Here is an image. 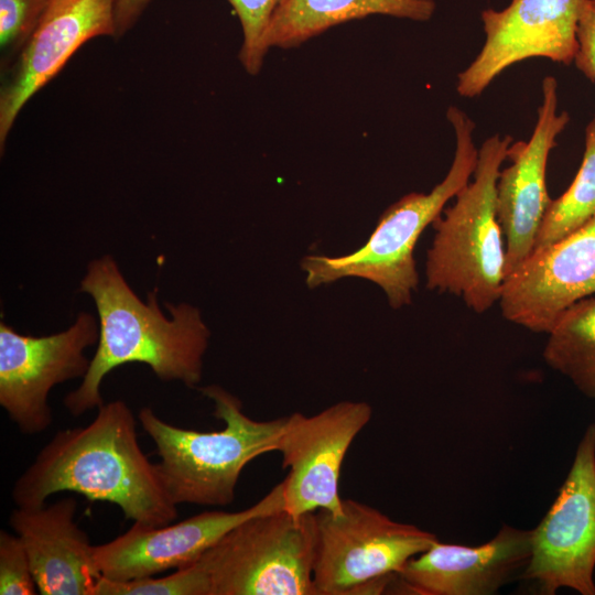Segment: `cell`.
Returning a JSON list of instances; mask_svg holds the SVG:
<instances>
[{
	"label": "cell",
	"instance_id": "obj_2",
	"mask_svg": "<svg viewBox=\"0 0 595 595\" xmlns=\"http://www.w3.org/2000/svg\"><path fill=\"white\" fill-rule=\"evenodd\" d=\"M80 290L95 302L99 338L82 383L64 399L73 416L104 404V378L125 364H145L159 379L180 381L190 388L201 382L209 331L197 307L166 303V317L158 304L156 291L149 293L147 303L142 302L108 255L88 264Z\"/></svg>",
	"mask_w": 595,
	"mask_h": 595
},
{
	"label": "cell",
	"instance_id": "obj_22",
	"mask_svg": "<svg viewBox=\"0 0 595 595\" xmlns=\"http://www.w3.org/2000/svg\"><path fill=\"white\" fill-rule=\"evenodd\" d=\"M237 14L242 44L239 61L250 75H257L269 50L267 37L273 17L286 0H227Z\"/></svg>",
	"mask_w": 595,
	"mask_h": 595
},
{
	"label": "cell",
	"instance_id": "obj_16",
	"mask_svg": "<svg viewBox=\"0 0 595 595\" xmlns=\"http://www.w3.org/2000/svg\"><path fill=\"white\" fill-rule=\"evenodd\" d=\"M532 530L504 526L488 542L462 545L435 542L410 559L398 573L412 593L422 595H488L526 566Z\"/></svg>",
	"mask_w": 595,
	"mask_h": 595
},
{
	"label": "cell",
	"instance_id": "obj_8",
	"mask_svg": "<svg viewBox=\"0 0 595 595\" xmlns=\"http://www.w3.org/2000/svg\"><path fill=\"white\" fill-rule=\"evenodd\" d=\"M594 567L595 423L586 429L555 500L532 530L523 577L545 595L561 587L595 595Z\"/></svg>",
	"mask_w": 595,
	"mask_h": 595
},
{
	"label": "cell",
	"instance_id": "obj_25",
	"mask_svg": "<svg viewBox=\"0 0 595 595\" xmlns=\"http://www.w3.org/2000/svg\"><path fill=\"white\" fill-rule=\"evenodd\" d=\"M576 37L577 52L573 63L585 77L595 82V0H586L580 15Z\"/></svg>",
	"mask_w": 595,
	"mask_h": 595
},
{
	"label": "cell",
	"instance_id": "obj_12",
	"mask_svg": "<svg viewBox=\"0 0 595 595\" xmlns=\"http://www.w3.org/2000/svg\"><path fill=\"white\" fill-rule=\"evenodd\" d=\"M283 508L281 482L259 501L242 510L205 511L162 527L133 523L123 534L94 545L95 563L100 575L112 581H129L182 569L196 562L242 521Z\"/></svg>",
	"mask_w": 595,
	"mask_h": 595
},
{
	"label": "cell",
	"instance_id": "obj_21",
	"mask_svg": "<svg viewBox=\"0 0 595 595\" xmlns=\"http://www.w3.org/2000/svg\"><path fill=\"white\" fill-rule=\"evenodd\" d=\"M95 595H209V584L203 570L194 562L159 577L112 581L101 576Z\"/></svg>",
	"mask_w": 595,
	"mask_h": 595
},
{
	"label": "cell",
	"instance_id": "obj_24",
	"mask_svg": "<svg viewBox=\"0 0 595 595\" xmlns=\"http://www.w3.org/2000/svg\"><path fill=\"white\" fill-rule=\"evenodd\" d=\"M37 586L25 547L18 534L0 530V594L34 595Z\"/></svg>",
	"mask_w": 595,
	"mask_h": 595
},
{
	"label": "cell",
	"instance_id": "obj_13",
	"mask_svg": "<svg viewBox=\"0 0 595 595\" xmlns=\"http://www.w3.org/2000/svg\"><path fill=\"white\" fill-rule=\"evenodd\" d=\"M570 121L558 113V82L542 80V102L529 141L509 145L511 164L500 170L496 185L497 219L506 239V277L533 251L543 218L552 203L547 187V165L556 139ZM505 277V278H506Z\"/></svg>",
	"mask_w": 595,
	"mask_h": 595
},
{
	"label": "cell",
	"instance_id": "obj_4",
	"mask_svg": "<svg viewBox=\"0 0 595 595\" xmlns=\"http://www.w3.org/2000/svg\"><path fill=\"white\" fill-rule=\"evenodd\" d=\"M446 117L455 133V153L445 177L430 193L412 192L389 206L367 242L356 251L339 257L306 256L301 266L309 288L357 277L379 285L393 309L411 303L419 282L415 245L446 203L469 182L478 159L473 120L454 106Z\"/></svg>",
	"mask_w": 595,
	"mask_h": 595
},
{
	"label": "cell",
	"instance_id": "obj_6",
	"mask_svg": "<svg viewBox=\"0 0 595 595\" xmlns=\"http://www.w3.org/2000/svg\"><path fill=\"white\" fill-rule=\"evenodd\" d=\"M437 541L371 506L343 499L338 512H315V595L379 594L410 559Z\"/></svg>",
	"mask_w": 595,
	"mask_h": 595
},
{
	"label": "cell",
	"instance_id": "obj_17",
	"mask_svg": "<svg viewBox=\"0 0 595 595\" xmlns=\"http://www.w3.org/2000/svg\"><path fill=\"white\" fill-rule=\"evenodd\" d=\"M77 501L68 496L48 506L17 507L10 515L42 595H95L101 575L94 545L75 521Z\"/></svg>",
	"mask_w": 595,
	"mask_h": 595
},
{
	"label": "cell",
	"instance_id": "obj_7",
	"mask_svg": "<svg viewBox=\"0 0 595 595\" xmlns=\"http://www.w3.org/2000/svg\"><path fill=\"white\" fill-rule=\"evenodd\" d=\"M315 512L284 508L242 521L196 563L209 595H315Z\"/></svg>",
	"mask_w": 595,
	"mask_h": 595
},
{
	"label": "cell",
	"instance_id": "obj_18",
	"mask_svg": "<svg viewBox=\"0 0 595 595\" xmlns=\"http://www.w3.org/2000/svg\"><path fill=\"white\" fill-rule=\"evenodd\" d=\"M434 0H286L273 17L268 46L292 48L348 21L381 14L428 21Z\"/></svg>",
	"mask_w": 595,
	"mask_h": 595
},
{
	"label": "cell",
	"instance_id": "obj_3",
	"mask_svg": "<svg viewBox=\"0 0 595 595\" xmlns=\"http://www.w3.org/2000/svg\"><path fill=\"white\" fill-rule=\"evenodd\" d=\"M213 401V414L225 425L203 432L173 425L149 408L138 414L153 441L161 480L175 505L208 507L230 505L244 468L255 458L278 450L285 416L257 421L242 410L241 401L217 385L201 387Z\"/></svg>",
	"mask_w": 595,
	"mask_h": 595
},
{
	"label": "cell",
	"instance_id": "obj_10",
	"mask_svg": "<svg viewBox=\"0 0 595 595\" xmlns=\"http://www.w3.org/2000/svg\"><path fill=\"white\" fill-rule=\"evenodd\" d=\"M372 409L363 401H342L313 415L285 416L278 450L288 475L282 480L284 509L293 516L343 508L339 479L346 453L369 423Z\"/></svg>",
	"mask_w": 595,
	"mask_h": 595
},
{
	"label": "cell",
	"instance_id": "obj_9",
	"mask_svg": "<svg viewBox=\"0 0 595 595\" xmlns=\"http://www.w3.org/2000/svg\"><path fill=\"white\" fill-rule=\"evenodd\" d=\"M98 338L99 324L86 312L67 329L41 337L21 335L0 323V405L22 434H39L51 426V389L84 378L91 360L85 349Z\"/></svg>",
	"mask_w": 595,
	"mask_h": 595
},
{
	"label": "cell",
	"instance_id": "obj_26",
	"mask_svg": "<svg viewBox=\"0 0 595 595\" xmlns=\"http://www.w3.org/2000/svg\"><path fill=\"white\" fill-rule=\"evenodd\" d=\"M153 0H116L117 36L128 32Z\"/></svg>",
	"mask_w": 595,
	"mask_h": 595
},
{
	"label": "cell",
	"instance_id": "obj_11",
	"mask_svg": "<svg viewBox=\"0 0 595 595\" xmlns=\"http://www.w3.org/2000/svg\"><path fill=\"white\" fill-rule=\"evenodd\" d=\"M586 0H511L480 13L485 42L457 75L456 90L479 96L505 69L532 57L570 65L577 52V24Z\"/></svg>",
	"mask_w": 595,
	"mask_h": 595
},
{
	"label": "cell",
	"instance_id": "obj_23",
	"mask_svg": "<svg viewBox=\"0 0 595 595\" xmlns=\"http://www.w3.org/2000/svg\"><path fill=\"white\" fill-rule=\"evenodd\" d=\"M51 0H0V66L2 74L14 63Z\"/></svg>",
	"mask_w": 595,
	"mask_h": 595
},
{
	"label": "cell",
	"instance_id": "obj_15",
	"mask_svg": "<svg viewBox=\"0 0 595 595\" xmlns=\"http://www.w3.org/2000/svg\"><path fill=\"white\" fill-rule=\"evenodd\" d=\"M117 36L116 0H51L36 30L3 73L0 88V149L25 104L86 42Z\"/></svg>",
	"mask_w": 595,
	"mask_h": 595
},
{
	"label": "cell",
	"instance_id": "obj_5",
	"mask_svg": "<svg viewBox=\"0 0 595 595\" xmlns=\"http://www.w3.org/2000/svg\"><path fill=\"white\" fill-rule=\"evenodd\" d=\"M512 142L494 134L478 150L474 180L433 221L435 235L425 263L426 288L461 298L476 313L499 301L506 242L497 219L496 185Z\"/></svg>",
	"mask_w": 595,
	"mask_h": 595
},
{
	"label": "cell",
	"instance_id": "obj_14",
	"mask_svg": "<svg viewBox=\"0 0 595 595\" xmlns=\"http://www.w3.org/2000/svg\"><path fill=\"white\" fill-rule=\"evenodd\" d=\"M595 295V216L532 253L505 278L502 316L536 333H548L573 303Z\"/></svg>",
	"mask_w": 595,
	"mask_h": 595
},
{
	"label": "cell",
	"instance_id": "obj_19",
	"mask_svg": "<svg viewBox=\"0 0 595 595\" xmlns=\"http://www.w3.org/2000/svg\"><path fill=\"white\" fill-rule=\"evenodd\" d=\"M543 350L547 364L595 399V296L564 310L549 329Z\"/></svg>",
	"mask_w": 595,
	"mask_h": 595
},
{
	"label": "cell",
	"instance_id": "obj_20",
	"mask_svg": "<svg viewBox=\"0 0 595 595\" xmlns=\"http://www.w3.org/2000/svg\"><path fill=\"white\" fill-rule=\"evenodd\" d=\"M595 216V116L585 130V151L569 188L553 199L541 224L534 249L574 231Z\"/></svg>",
	"mask_w": 595,
	"mask_h": 595
},
{
	"label": "cell",
	"instance_id": "obj_1",
	"mask_svg": "<svg viewBox=\"0 0 595 595\" xmlns=\"http://www.w3.org/2000/svg\"><path fill=\"white\" fill-rule=\"evenodd\" d=\"M97 410L89 424L58 431L37 453L12 487L15 506L42 507L50 496L71 491L115 504L140 526L173 522L177 505L140 447L129 405L116 400Z\"/></svg>",
	"mask_w": 595,
	"mask_h": 595
}]
</instances>
